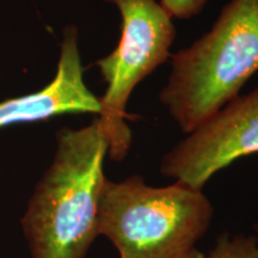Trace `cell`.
I'll list each match as a JSON object with an SVG mask.
<instances>
[{"instance_id":"8992f818","label":"cell","mask_w":258,"mask_h":258,"mask_svg":"<svg viewBox=\"0 0 258 258\" xmlns=\"http://www.w3.org/2000/svg\"><path fill=\"white\" fill-rule=\"evenodd\" d=\"M83 72L78 32L73 27L66 28L54 79L41 91L0 102V129L66 114L98 116L102 111L101 101L86 86Z\"/></svg>"},{"instance_id":"3957f363","label":"cell","mask_w":258,"mask_h":258,"mask_svg":"<svg viewBox=\"0 0 258 258\" xmlns=\"http://www.w3.org/2000/svg\"><path fill=\"white\" fill-rule=\"evenodd\" d=\"M214 207L203 189L175 180L147 184L139 175L106 178L98 209V235L120 258H177L195 249L211 227Z\"/></svg>"},{"instance_id":"ba28073f","label":"cell","mask_w":258,"mask_h":258,"mask_svg":"<svg viewBox=\"0 0 258 258\" xmlns=\"http://www.w3.org/2000/svg\"><path fill=\"white\" fill-rule=\"evenodd\" d=\"M208 0H160L159 4L172 18L189 19L205 8Z\"/></svg>"},{"instance_id":"277c9868","label":"cell","mask_w":258,"mask_h":258,"mask_svg":"<svg viewBox=\"0 0 258 258\" xmlns=\"http://www.w3.org/2000/svg\"><path fill=\"white\" fill-rule=\"evenodd\" d=\"M121 14V37L109 55L97 61L106 84L101 101V121L108 156L121 163L132 147L131 116L127 106L132 92L171 56L176 38L172 17L156 0H105Z\"/></svg>"},{"instance_id":"52a82bcc","label":"cell","mask_w":258,"mask_h":258,"mask_svg":"<svg viewBox=\"0 0 258 258\" xmlns=\"http://www.w3.org/2000/svg\"><path fill=\"white\" fill-rule=\"evenodd\" d=\"M203 258H258V241L254 235L222 234Z\"/></svg>"},{"instance_id":"30bf717a","label":"cell","mask_w":258,"mask_h":258,"mask_svg":"<svg viewBox=\"0 0 258 258\" xmlns=\"http://www.w3.org/2000/svg\"><path fill=\"white\" fill-rule=\"evenodd\" d=\"M254 237H256V239L258 241V219H257L256 224H254Z\"/></svg>"},{"instance_id":"5b68a950","label":"cell","mask_w":258,"mask_h":258,"mask_svg":"<svg viewBox=\"0 0 258 258\" xmlns=\"http://www.w3.org/2000/svg\"><path fill=\"white\" fill-rule=\"evenodd\" d=\"M258 153V88L238 95L175 145L160 161V175L203 189L240 158Z\"/></svg>"},{"instance_id":"6da1fadb","label":"cell","mask_w":258,"mask_h":258,"mask_svg":"<svg viewBox=\"0 0 258 258\" xmlns=\"http://www.w3.org/2000/svg\"><path fill=\"white\" fill-rule=\"evenodd\" d=\"M109 145L98 117L56 133L53 161L22 218L31 258H85L98 237Z\"/></svg>"},{"instance_id":"7a4b0ae2","label":"cell","mask_w":258,"mask_h":258,"mask_svg":"<svg viewBox=\"0 0 258 258\" xmlns=\"http://www.w3.org/2000/svg\"><path fill=\"white\" fill-rule=\"evenodd\" d=\"M258 71V0H231L211 30L172 56L159 99L184 134L239 95Z\"/></svg>"},{"instance_id":"9c48e42d","label":"cell","mask_w":258,"mask_h":258,"mask_svg":"<svg viewBox=\"0 0 258 258\" xmlns=\"http://www.w3.org/2000/svg\"><path fill=\"white\" fill-rule=\"evenodd\" d=\"M203 256H205V254L200 252L199 250H196V247H195V249L190 250L186 253L182 254V256H179V257H177V258H203Z\"/></svg>"}]
</instances>
